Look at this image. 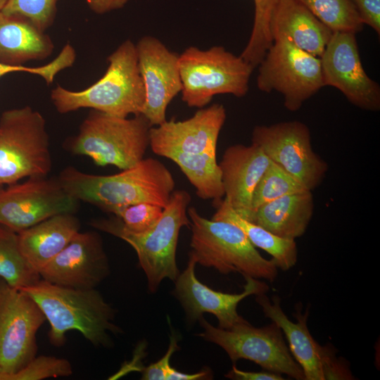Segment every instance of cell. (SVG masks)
Returning <instances> with one entry per match:
<instances>
[{
  "label": "cell",
  "mask_w": 380,
  "mask_h": 380,
  "mask_svg": "<svg viewBox=\"0 0 380 380\" xmlns=\"http://www.w3.org/2000/svg\"><path fill=\"white\" fill-rule=\"evenodd\" d=\"M57 179L77 201L111 213L139 203L165 208L175 187L168 168L153 158H143L134 166L111 175H91L68 167Z\"/></svg>",
  "instance_id": "1"
},
{
  "label": "cell",
  "mask_w": 380,
  "mask_h": 380,
  "mask_svg": "<svg viewBox=\"0 0 380 380\" xmlns=\"http://www.w3.org/2000/svg\"><path fill=\"white\" fill-rule=\"evenodd\" d=\"M272 39L285 37L320 58L333 32L296 0H279L271 21Z\"/></svg>",
  "instance_id": "21"
},
{
  "label": "cell",
  "mask_w": 380,
  "mask_h": 380,
  "mask_svg": "<svg viewBox=\"0 0 380 380\" xmlns=\"http://www.w3.org/2000/svg\"><path fill=\"white\" fill-rule=\"evenodd\" d=\"M272 303L264 293L256 295L255 300L262 307L264 315L284 332L290 350L303 369L305 380L336 379L343 372V363L334 356L332 350L321 346L312 336L308 327V310L305 314L297 310L293 322L280 306V299L274 295Z\"/></svg>",
  "instance_id": "18"
},
{
  "label": "cell",
  "mask_w": 380,
  "mask_h": 380,
  "mask_svg": "<svg viewBox=\"0 0 380 380\" xmlns=\"http://www.w3.org/2000/svg\"><path fill=\"white\" fill-rule=\"evenodd\" d=\"M107 59L104 75L87 89L75 91L57 85L51 90V99L58 113L89 108L122 118L141 114L146 94L136 44L125 41Z\"/></svg>",
  "instance_id": "3"
},
{
  "label": "cell",
  "mask_w": 380,
  "mask_h": 380,
  "mask_svg": "<svg viewBox=\"0 0 380 380\" xmlns=\"http://www.w3.org/2000/svg\"><path fill=\"white\" fill-rule=\"evenodd\" d=\"M0 277L11 288L23 289L41 279L26 260L18 243V233L0 225Z\"/></svg>",
  "instance_id": "27"
},
{
  "label": "cell",
  "mask_w": 380,
  "mask_h": 380,
  "mask_svg": "<svg viewBox=\"0 0 380 380\" xmlns=\"http://www.w3.org/2000/svg\"><path fill=\"white\" fill-rule=\"evenodd\" d=\"M78 202L58 179L30 177L0 192V225L18 233L52 216L73 213Z\"/></svg>",
  "instance_id": "13"
},
{
  "label": "cell",
  "mask_w": 380,
  "mask_h": 380,
  "mask_svg": "<svg viewBox=\"0 0 380 380\" xmlns=\"http://www.w3.org/2000/svg\"><path fill=\"white\" fill-rule=\"evenodd\" d=\"M225 376L235 380H283L280 374L271 372H246L237 369L235 366L225 374Z\"/></svg>",
  "instance_id": "37"
},
{
  "label": "cell",
  "mask_w": 380,
  "mask_h": 380,
  "mask_svg": "<svg viewBox=\"0 0 380 380\" xmlns=\"http://www.w3.org/2000/svg\"><path fill=\"white\" fill-rule=\"evenodd\" d=\"M333 32L356 34L362 23L351 0H296Z\"/></svg>",
  "instance_id": "28"
},
{
  "label": "cell",
  "mask_w": 380,
  "mask_h": 380,
  "mask_svg": "<svg viewBox=\"0 0 380 380\" xmlns=\"http://www.w3.org/2000/svg\"><path fill=\"white\" fill-rule=\"evenodd\" d=\"M72 374V367L67 359L41 355L35 357L17 372L0 376V380H42L68 376Z\"/></svg>",
  "instance_id": "32"
},
{
  "label": "cell",
  "mask_w": 380,
  "mask_h": 380,
  "mask_svg": "<svg viewBox=\"0 0 380 380\" xmlns=\"http://www.w3.org/2000/svg\"><path fill=\"white\" fill-rule=\"evenodd\" d=\"M254 18L251 33L240 56L254 68L258 66L273 42L271 21L279 0H252Z\"/></svg>",
  "instance_id": "29"
},
{
  "label": "cell",
  "mask_w": 380,
  "mask_h": 380,
  "mask_svg": "<svg viewBox=\"0 0 380 380\" xmlns=\"http://www.w3.org/2000/svg\"><path fill=\"white\" fill-rule=\"evenodd\" d=\"M164 157L179 166L195 188L199 198L211 199L218 204L224 196L221 171L216 156L170 151Z\"/></svg>",
  "instance_id": "26"
},
{
  "label": "cell",
  "mask_w": 380,
  "mask_h": 380,
  "mask_svg": "<svg viewBox=\"0 0 380 380\" xmlns=\"http://www.w3.org/2000/svg\"><path fill=\"white\" fill-rule=\"evenodd\" d=\"M212 379L211 370L205 368L195 374H186L181 372L171 365L167 368L165 379L166 380H198Z\"/></svg>",
  "instance_id": "39"
},
{
  "label": "cell",
  "mask_w": 380,
  "mask_h": 380,
  "mask_svg": "<svg viewBox=\"0 0 380 380\" xmlns=\"http://www.w3.org/2000/svg\"><path fill=\"white\" fill-rule=\"evenodd\" d=\"M251 143L310 191L321 184L328 171L327 163L312 148L309 127L302 122L255 126Z\"/></svg>",
  "instance_id": "11"
},
{
  "label": "cell",
  "mask_w": 380,
  "mask_h": 380,
  "mask_svg": "<svg viewBox=\"0 0 380 380\" xmlns=\"http://www.w3.org/2000/svg\"><path fill=\"white\" fill-rule=\"evenodd\" d=\"M43 115L30 106L4 111L0 118V186L25 177H44L51 169Z\"/></svg>",
  "instance_id": "8"
},
{
  "label": "cell",
  "mask_w": 380,
  "mask_h": 380,
  "mask_svg": "<svg viewBox=\"0 0 380 380\" xmlns=\"http://www.w3.org/2000/svg\"><path fill=\"white\" fill-rule=\"evenodd\" d=\"M182 100L189 107L203 108L217 94L243 97L249 89L254 68L221 46L207 50L189 46L179 54Z\"/></svg>",
  "instance_id": "7"
},
{
  "label": "cell",
  "mask_w": 380,
  "mask_h": 380,
  "mask_svg": "<svg viewBox=\"0 0 380 380\" xmlns=\"http://www.w3.org/2000/svg\"><path fill=\"white\" fill-rule=\"evenodd\" d=\"M2 189H3L2 186H0V192L1 191Z\"/></svg>",
  "instance_id": "42"
},
{
  "label": "cell",
  "mask_w": 380,
  "mask_h": 380,
  "mask_svg": "<svg viewBox=\"0 0 380 380\" xmlns=\"http://www.w3.org/2000/svg\"><path fill=\"white\" fill-rule=\"evenodd\" d=\"M179 349L177 339L175 333H172L170 338V344L165 355L156 362L151 364L146 367L140 368L142 372L141 379L144 380H165L167 368L170 365V357Z\"/></svg>",
  "instance_id": "35"
},
{
  "label": "cell",
  "mask_w": 380,
  "mask_h": 380,
  "mask_svg": "<svg viewBox=\"0 0 380 380\" xmlns=\"http://www.w3.org/2000/svg\"><path fill=\"white\" fill-rule=\"evenodd\" d=\"M271 160L262 148L234 144L227 147L220 162L224 199L241 217L249 220L255 188Z\"/></svg>",
  "instance_id": "20"
},
{
  "label": "cell",
  "mask_w": 380,
  "mask_h": 380,
  "mask_svg": "<svg viewBox=\"0 0 380 380\" xmlns=\"http://www.w3.org/2000/svg\"><path fill=\"white\" fill-rule=\"evenodd\" d=\"M136 51L146 94L141 115L152 127L157 126L167 120V108L182 91L179 54L152 36L141 37L136 44Z\"/></svg>",
  "instance_id": "15"
},
{
  "label": "cell",
  "mask_w": 380,
  "mask_h": 380,
  "mask_svg": "<svg viewBox=\"0 0 380 380\" xmlns=\"http://www.w3.org/2000/svg\"><path fill=\"white\" fill-rule=\"evenodd\" d=\"M163 208L152 203H139L118 208L113 214L128 231L141 233L150 229L158 222Z\"/></svg>",
  "instance_id": "33"
},
{
  "label": "cell",
  "mask_w": 380,
  "mask_h": 380,
  "mask_svg": "<svg viewBox=\"0 0 380 380\" xmlns=\"http://www.w3.org/2000/svg\"><path fill=\"white\" fill-rule=\"evenodd\" d=\"M364 25L380 34V0H351Z\"/></svg>",
  "instance_id": "36"
},
{
  "label": "cell",
  "mask_w": 380,
  "mask_h": 380,
  "mask_svg": "<svg viewBox=\"0 0 380 380\" xmlns=\"http://www.w3.org/2000/svg\"><path fill=\"white\" fill-rule=\"evenodd\" d=\"M110 273L100 236L76 233L65 247L40 271L42 279L82 290L95 289Z\"/></svg>",
  "instance_id": "16"
},
{
  "label": "cell",
  "mask_w": 380,
  "mask_h": 380,
  "mask_svg": "<svg viewBox=\"0 0 380 380\" xmlns=\"http://www.w3.org/2000/svg\"><path fill=\"white\" fill-rule=\"evenodd\" d=\"M58 0H7L4 13L20 16L44 32L54 22Z\"/></svg>",
  "instance_id": "31"
},
{
  "label": "cell",
  "mask_w": 380,
  "mask_h": 380,
  "mask_svg": "<svg viewBox=\"0 0 380 380\" xmlns=\"http://www.w3.org/2000/svg\"><path fill=\"white\" fill-rule=\"evenodd\" d=\"M80 228V222L72 213L56 215L18 232L19 247L28 263L39 273Z\"/></svg>",
  "instance_id": "22"
},
{
  "label": "cell",
  "mask_w": 380,
  "mask_h": 380,
  "mask_svg": "<svg viewBox=\"0 0 380 380\" xmlns=\"http://www.w3.org/2000/svg\"><path fill=\"white\" fill-rule=\"evenodd\" d=\"M187 214L191 229L189 256L196 263L224 274L239 272L272 282L276 279L275 260L264 258L236 225L208 220L194 206L188 208Z\"/></svg>",
  "instance_id": "5"
},
{
  "label": "cell",
  "mask_w": 380,
  "mask_h": 380,
  "mask_svg": "<svg viewBox=\"0 0 380 380\" xmlns=\"http://www.w3.org/2000/svg\"><path fill=\"white\" fill-rule=\"evenodd\" d=\"M7 0H0V11L3 9L4 7Z\"/></svg>",
  "instance_id": "41"
},
{
  "label": "cell",
  "mask_w": 380,
  "mask_h": 380,
  "mask_svg": "<svg viewBox=\"0 0 380 380\" xmlns=\"http://www.w3.org/2000/svg\"><path fill=\"white\" fill-rule=\"evenodd\" d=\"M7 284L6 281L0 277V298L2 296L3 292L4 291L5 289L7 287Z\"/></svg>",
  "instance_id": "40"
},
{
  "label": "cell",
  "mask_w": 380,
  "mask_h": 380,
  "mask_svg": "<svg viewBox=\"0 0 380 380\" xmlns=\"http://www.w3.org/2000/svg\"><path fill=\"white\" fill-rule=\"evenodd\" d=\"M217 205L212 220L229 222L236 225L255 247L272 255L277 267L282 270H288L295 265L298 258L295 240L279 237L261 226L241 217L224 198Z\"/></svg>",
  "instance_id": "25"
},
{
  "label": "cell",
  "mask_w": 380,
  "mask_h": 380,
  "mask_svg": "<svg viewBox=\"0 0 380 380\" xmlns=\"http://www.w3.org/2000/svg\"><path fill=\"white\" fill-rule=\"evenodd\" d=\"M305 191L308 189L302 183L277 163L271 161L253 194L251 216L255 210L268 202L286 195Z\"/></svg>",
  "instance_id": "30"
},
{
  "label": "cell",
  "mask_w": 380,
  "mask_h": 380,
  "mask_svg": "<svg viewBox=\"0 0 380 380\" xmlns=\"http://www.w3.org/2000/svg\"><path fill=\"white\" fill-rule=\"evenodd\" d=\"M320 61L324 86L338 89L361 109L380 110V87L363 68L355 34L333 32Z\"/></svg>",
  "instance_id": "14"
},
{
  "label": "cell",
  "mask_w": 380,
  "mask_h": 380,
  "mask_svg": "<svg viewBox=\"0 0 380 380\" xmlns=\"http://www.w3.org/2000/svg\"><path fill=\"white\" fill-rule=\"evenodd\" d=\"M75 58L76 53L74 48L70 44H67L53 61L42 66L27 67L0 63V77L11 72H25L39 75L47 84H49L53 82L58 72L72 66Z\"/></svg>",
  "instance_id": "34"
},
{
  "label": "cell",
  "mask_w": 380,
  "mask_h": 380,
  "mask_svg": "<svg viewBox=\"0 0 380 380\" xmlns=\"http://www.w3.org/2000/svg\"><path fill=\"white\" fill-rule=\"evenodd\" d=\"M196 260L189 256L186 269L179 274L175 281L174 295L183 306L190 321L199 319L203 313L215 315L218 327L229 329L246 321L237 312L238 304L246 297L265 293L268 286L257 279L243 275L246 284L241 293L232 294L215 291L202 284L196 277Z\"/></svg>",
  "instance_id": "17"
},
{
  "label": "cell",
  "mask_w": 380,
  "mask_h": 380,
  "mask_svg": "<svg viewBox=\"0 0 380 380\" xmlns=\"http://www.w3.org/2000/svg\"><path fill=\"white\" fill-rule=\"evenodd\" d=\"M257 87L284 97L289 111L303 104L324 87L320 58L296 46L285 37H277L258 65Z\"/></svg>",
  "instance_id": "9"
},
{
  "label": "cell",
  "mask_w": 380,
  "mask_h": 380,
  "mask_svg": "<svg viewBox=\"0 0 380 380\" xmlns=\"http://www.w3.org/2000/svg\"><path fill=\"white\" fill-rule=\"evenodd\" d=\"M45 320L32 298L7 286L0 298V376L17 372L36 357V335Z\"/></svg>",
  "instance_id": "12"
},
{
  "label": "cell",
  "mask_w": 380,
  "mask_h": 380,
  "mask_svg": "<svg viewBox=\"0 0 380 380\" xmlns=\"http://www.w3.org/2000/svg\"><path fill=\"white\" fill-rule=\"evenodd\" d=\"M226 118L224 106L213 103L200 108L186 120H166L151 127L149 146L155 154L163 157L170 151L216 156L219 134Z\"/></svg>",
  "instance_id": "19"
},
{
  "label": "cell",
  "mask_w": 380,
  "mask_h": 380,
  "mask_svg": "<svg viewBox=\"0 0 380 380\" xmlns=\"http://www.w3.org/2000/svg\"><path fill=\"white\" fill-rule=\"evenodd\" d=\"M39 305L50 324L49 338L55 346L65 342V334L77 330L96 346H108V332H119L113 323L115 310L96 289L82 290L40 279L23 289Z\"/></svg>",
  "instance_id": "2"
},
{
  "label": "cell",
  "mask_w": 380,
  "mask_h": 380,
  "mask_svg": "<svg viewBox=\"0 0 380 380\" xmlns=\"http://www.w3.org/2000/svg\"><path fill=\"white\" fill-rule=\"evenodd\" d=\"M129 0H86L89 8L97 14L122 8Z\"/></svg>",
  "instance_id": "38"
},
{
  "label": "cell",
  "mask_w": 380,
  "mask_h": 380,
  "mask_svg": "<svg viewBox=\"0 0 380 380\" xmlns=\"http://www.w3.org/2000/svg\"><path fill=\"white\" fill-rule=\"evenodd\" d=\"M198 320L203 331L197 335L220 346L232 362L245 359L268 372L305 380L302 368L291 356L282 331L274 322L257 328L245 321L224 329L211 325L202 317Z\"/></svg>",
  "instance_id": "10"
},
{
  "label": "cell",
  "mask_w": 380,
  "mask_h": 380,
  "mask_svg": "<svg viewBox=\"0 0 380 380\" xmlns=\"http://www.w3.org/2000/svg\"><path fill=\"white\" fill-rule=\"evenodd\" d=\"M151 127L141 114L128 118L92 110L72 140L71 151L90 158L99 166L126 170L144 158Z\"/></svg>",
  "instance_id": "6"
},
{
  "label": "cell",
  "mask_w": 380,
  "mask_h": 380,
  "mask_svg": "<svg viewBox=\"0 0 380 380\" xmlns=\"http://www.w3.org/2000/svg\"><path fill=\"white\" fill-rule=\"evenodd\" d=\"M54 44L29 20L0 11V63L23 65L50 56Z\"/></svg>",
  "instance_id": "23"
},
{
  "label": "cell",
  "mask_w": 380,
  "mask_h": 380,
  "mask_svg": "<svg viewBox=\"0 0 380 380\" xmlns=\"http://www.w3.org/2000/svg\"><path fill=\"white\" fill-rule=\"evenodd\" d=\"M191 201L186 191L174 190L158 222L141 233L128 231L115 216L94 220L91 225L122 239L134 249L146 274L148 289L154 293L164 279L175 281L179 274L176 250L181 228L190 224L187 209Z\"/></svg>",
  "instance_id": "4"
},
{
  "label": "cell",
  "mask_w": 380,
  "mask_h": 380,
  "mask_svg": "<svg viewBox=\"0 0 380 380\" xmlns=\"http://www.w3.org/2000/svg\"><path fill=\"white\" fill-rule=\"evenodd\" d=\"M314 211L312 191L286 195L259 207L251 221L273 234L295 240L303 235Z\"/></svg>",
  "instance_id": "24"
}]
</instances>
